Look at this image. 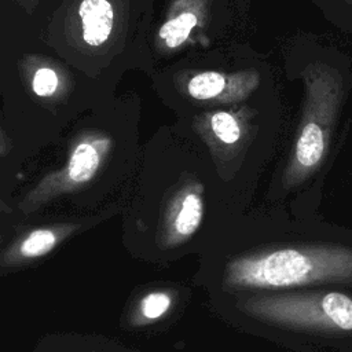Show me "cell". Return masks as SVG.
I'll return each mask as SVG.
<instances>
[{
	"label": "cell",
	"instance_id": "obj_1",
	"mask_svg": "<svg viewBox=\"0 0 352 352\" xmlns=\"http://www.w3.org/2000/svg\"><path fill=\"white\" fill-rule=\"evenodd\" d=\"M223 282L228 289L267 292L352 289V231L336 227L312 241L267 246L232 257L224 267Z\"/></svg>",
	"mask_w": 352,
	"mask_h": 352
},
{
	"label": "cell",
	"instance_id": "obj_2",
	"mask_svg": "<svg viewBox=\"0 0 352 352\" xmlns=\"http://www.w3.org/2000/svg\"><path fill=\"white\" fill-rule=\"evenodd\" d=\"M304 96L293 144L282 170L285 192L293 191L324 169L337 128L352 91V60L348 54L330 50L300 70Z\"/></svg>",
	"mask_w": 352,
	"mask_h": 352
},
{
	"label": "cell",
	"instance_id": "obj_3",
	"mask_svg": "<svg viewBox=\"0 0 352 352\" xmlns=\"http://www.w3.org/2000/svg\"><path fill=\"white\" fill-rule=\"evenodd\" d=\"M248 316L305 337L324 352H352V289L301 287L238 301Z\"/></svg>",
	"mask_w": 352,
	"mask_h": 352
},
{
	"label": "cell",
	"instance_id": "obj_4",
	"mask_svg": "<svg viewBox=\"0 0 352 352\" xmlns=\"http://www.w3.org/2000/svg\"><path fill=\"white\" fill-rule=\"evenodd\" d=\"M113 138L96 129L84 131L72 143L65 164L44 175L19 204L29 214L50 201L76 192L88 186L100 172L111 154Z\"/></svg>",
	"mask_w": 352,
	"mask_h": 352
},
{
	"label": "cell",
	"instance_id": "obj_5",
	"mask_svg": "<svg viewBox=\"0 0 352 352\" xmlns=\"http://www.w3.org/2000/svg\"><path fill=\"white\" fill-rule=\"evenodd\" d=\"M254 111L246 106L217 109L198 114L194 129L208 146L219 169L246 147L253 129Z\"/></svg>",
	"mask_w": 352,
	"mask_h": 352
},
{
	"label": "cell",
	"instance_id": "obj_6",
	"mask_svg": "<svg viewBox=\"0 0 352 352\" xmlns=\"http://www.w3.org/2000/svg\"><path fill=\"white\" fill-rule=\"evenodd\" d=\"M202 182L187 177L169 195L160 220L158 243L162 249L177 248L199 230L205 210Z\"/></svg>",
	"mask_w": 352,
	"mask_h": 352
},
{
	"label": "cell",
	"instance_id": "obj_7",
	"mask_svg": "<svg viewBox=\"0 0 352 352\" xmlns=\"http://www.w3.org/2000/svg\"><path fill=\"white\" fill-rule=\"evenodd\" d=\"M260 85V74L254 69L232 73L199 70L190 73L183 81L184 94L194 102L212 104H235L246 100Z\"/></svg>",
	"mask_w": 352,
	"mask_h": 352
},
{
	"label": "cell",
	"instance_id": "obj_8",
	"mask_svg": "<svg viewBox=\"0 0 352 352\" xmlns=\"http://www.w3.org/2000/svg\"><path fill=\"white\" fill-rule=\"evenodd\" d=\"M212 0H172L155 34V48L170 54L184 47L194 32L205 28Z\"/></svg>",
	"mask_w": 352,
	"mask_h": 352
},
{
	"label": "cell",
	"instance_id": "obj_9",
	"mask_svg": "<svg viewBox=\"0 0 352 352\" xmlns=\"http://www.w3.org/2000/svg\"><path fill=\"white\" fill-rule=\"evenodd\" d=\"M80 226L78 223H59L26 231L4 248L0 256V267L3 270L15 268L45 257L73 235Z\"/></svg>",
	"mask_w": 352,
	"mask_h": 352
},
{
	"label": "cell",
	"instance_id": "obj_10",
	"mask_svg": "<svg viewBox=\"0 0 352 352\" xmlns=\"http://www.w3.org/2000/svg\"><path fill=\"white\" fill-rule=\"evenodd\" d=\"M117 12L111 0H80L73 15L77 40L88 48H99L114 33Z\"/></svg>",
	"mask_w": 352,
	"mask_h": 352
},
{
	"label": "cell",
	"instance_id": "obj_11",
	"mask_svg": "<svg viewBox=\"0 0 352 352\" xmlns=\"http://www.w3.org/2000/svg\"><path fill=\"white\" fill-rule=\"evenodd\" d=\"M21 74L29 91L43 100H60L70 91L69 73L51 59L29 55L21 62Z\"/></svg>",
	"mask_w": 352,
	"mask_h": 352
},
{
	"label": "cell",
	"instance_id": "obj_12",
	"mask_svg": "<svg viewBox=\"0 0 352 352\" xmlns=\"http://www.w3.org/2000/svg\"><path fill=\"white\" fill-rule=\"evenodd\" d=\"M176 293L169 289H154L142 294L133 305L128 322L133 327L153 324L165 318L175 305Z\"/></svg>",
	"mask_w": 352,
	"mask_h": 352
},
{
	"label": "cell",
	"instance_id": "obj_13",
	"mask_svg": "<svg viewBox=\"0 0 352 352\" xmlns=\"http://www.w3.org/2000/svg\"><path fill=\"white\" fill-rule=\"evenodd\" d=\"M329 19L345 34L352 36V0H320Z\"/></svg>",
	"mask_w": 352,
	"mask_h": 352
},
{
	"label": "cell",
	"instance_id": "obj_14",
	"mask_svg": "<svg viewBox=\"0 0 352 352\" xmlns=\"http://www.w3.org/2000/svg\"><path fill=\"white\" fill-rule=\"evenodd\" d=\"M10 150H11V140L8 139L6 131L1 129V132H0V154H1V157H6Z\"/></svg>",
	"mask_w": 352,
	"mask_h": 352
},
{
	"label": "cell",
	"instance_id": "obj_15",
	"mask_svg": "<svg viewBox=\"0 0 352 352\" xmlns=\"http://www.w3.org/2000/svg\"><path fill=\"white\" fill-rule=\"evenodd\" d=\"M12 1H16L28 12H32L37 7V3H38V0H12Z\"/></svg>",
	"mask_w": 352,
	"mask_h": 352
}]
</instances>
